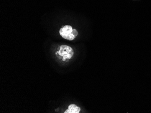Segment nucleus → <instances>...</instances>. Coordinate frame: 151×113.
Segmentation results:
<instances>
[{"label": "nucleus", "instance_id": "4", "mask_svg": "<svg viewBox=\"0 0 151 113\" xmlns=\"http://www.w3.org/2000/svg\"><path fill=\"white\" fill-rule=\"evenodd\" d=\"M73 34L74 36L75 37H76L78 35V31H77V30L75 29H73Z\"/></svg>", "mask_w": 151, "mask_h": 113}, {"label": "nucleus", "instance_id": "2", "mask_svg": "<svg viewBox=\"0 0 151 113\" xmlns=\"http://www.w3.org/2000/svg\"><path fill=\"white\" fill-rule=\"evenodd\" d=\"M58 54L65 59H71L74 55V51L72 48L67 45H62L58 51Z\"/></svg>", "mask_w": 151, "mask_h": 113}, {"label": "nucleus", "instance_id": "3", "mask_svg": "<svg viewBox=\"0 0 151 113\" xmlns=\"http://www.w3.org/2000/svg\"><path fill=\"white\" fill-rule=\"evenodd\" d=\"M80 110V108L75 104H71L69 105L68 109L64 112V113H79Z\"/></svg>", "mask_w": 151, "mask_h": 113}, {"label": "nucleus", "instance_id": "1", "mask_svg": "<svg viewBox=\"0 0 151 113\" xmlns=\"http://www.w3.org/2000/svg\"><path fill=\"white\" fill-rule=\"evenodd\" d=\"M73 31L72 26L70 25H65L60 29L59 33L63 38L69 41H72L76 38L72 33Z\"/></svg>", "mask_w": 151, "mask_h": 113}]
</instances>
